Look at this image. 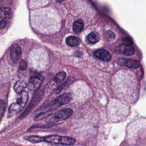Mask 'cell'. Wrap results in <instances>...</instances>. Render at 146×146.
Instances as JSON below:
<instances>
[{
	"label": "cell",
	"instance_id": "6",
	"mask_svg": "<svg viewBox=\"0 0 146 146\" xmlns=\"http://www.w3.org/2000/svg\"><path fill=\"white\" fill-rule=\"evenodd\" d=\"M44 79V76L40 74L31 76L27 82V88L30 91L37 90L42 84Z\"/></svg>",
	"mask_w": 146,
	"mask_h": 146
},
{
	"label": "cell",
	"instance_id": "20",
	"mask_svg": "<svg viewBox=\"0 0 146 146\" xmlns=\"http://www.w3.org/2000/svg\"><path fill=\"white\" fill-rule=\"evenodd\" d=\"M106 36L107 38V39H114L115 38V34L112 31H107L106 33Z\"/></svg>",
	"mask_w": 146,
	"mask_h": 146
},
{
	"label": "cell",
	"instance_id": "15",
	"mask_svg": "<svg viewBox=\"0 0 146 146\" xmlns=\"http://www.w3.org/2000/svg\"><path fill=\"white\" fill-rule=\"evenodd\" d=\"M84 27V22L82 19L76 20L73 25L72 29L74 33H79L81 32Z\"/></svg>",
	"mask_w": 146,
	"mask_h": 146
},
{
	"label": "cell",
	"instance_id": "17",
	"mask_svg": "<svg viewBox=\"0 0 146 146\" xmlns=\"http://www.w3.org/2000/svg\"><path fill=\"white\" fill-rule=\"evenodd\" d=\"M73 81V79H72V78L70 77L68 78L65 82H64L63 83H61L56 89V93H59L61 91H62L64 88H66V87H67Z\"/></svg>",
	"mask_w": 146,
	"mask_h": 146
},
{
	"label": "cell",
	"instance_id": "9",
	"mask_svg": "<svg viewBox=\"0 0 146 146\" xmlns=\"http://www.w3.org/2000/svg\"><path fill=\"white\" fill-rule=\"evenodd\" d=\"M10 54L11 60L14 63H17L21 56V48L18 44H14L11 46Z\"/></svg>",
	"mask_w": 146,
	"mask_h": 146
},
{
	"label": "cell",
	"instance_id": "11",
	"mask_svg": "<svg viewBox=\"0 0 146 146\" xmlns=\"http://www.w3.org/2000/svg\"><path fill=\"white\" fill-rule=\"evenodd\" d=\"M94 56L104 62H109L111 59V55L110 53L105 49H98L94 51Z\"/></svg>",
	"mask_w": 146,
	"mask_h": 146
},
{
	"label": "cell",
	"instance_id": "18",
	"mask_svg": "<svg viewBox=\"0 0 146 146\" xmlns=\"http://www.w3.org/2000/svg\"><path fill=\"white\" fill-rule=\"evenodd\" d=\"M5 108H6V106H5V102L3 100H0V120L2 117L3 115H4V113L5 111Z\"/></svg>",
	"mask_w": 146,
	"mask_h": 146
},
{
	"label": "cell",
	"instance_id": "2",
	"mask_svg": "<svg viewBox=\"0 0 146 146\" xmlns=\"http://www.w3.org/2000/svg\"><path fill=\"white\" fill-rule=\"evenodd\" d=\"M28 100L29 94L26 91H23L19 93L17 96L16 102L12 103L9 108V117H12L19 113L26 106Z\"/></svg>",
	"mask_w": 146,
	"mask_h": 146
},
{
	"label": "cell",
	"instance_id": "7",
	"mask_svg": "<svg viewBox=\"0 0 146 146\" xmlns=\"http://www.w3.org/2000/svg\"><path fill=\"white\" fill-rule=\"evenodd\" d=\"M73 111L70 108H64L55 113L53 115V119L56 121H60L68 118L72 115Z\"/></svg>",
	"mask_w": 146,
	"mask_h": 146
},
{
	"label": "cell",
	"instance_id": "19",
	"mask_svg": "<svg viewBox=\"0 0 146 146\" xmlns=\"http://www.w3.org/2000/svg\"><path fill=\"white\" fill-rule=\"evenodd\" d=\"M27 63L25 60H21L20 63H19V69L21 70V71H25L26 70L27 68Z\"/></svg>",
	"mask_w": 146,
	"mask_h": 146
},
{
	"label": "cell",
	"instance_id": "21",
	"mask_svg": "<svg viewBox=\"0 0 146 146\" xmlns=\"http://www.w3.org/2000/svg\"><path fill=\"white\" fill-rule=\"evenodd\" d=\"M56 2H59V3H62V2H63L64 0H56Z\"/></svg>",
	"mask_w": 146,
	"mask_h": 146
},
{
	"label": "cell",
	"instance_id": "12",
	"mask_svg": "<svg viewBox=\"0 0 146 146\" xmlns=\"http://www.w3.org/2000/svg\"><path fill=\"white\" fill-rule=\"evenodd\" d=\"M42 96V94L39 93L38 94H36L35 96V98L34 97L33 99H32L30 104H29V106H28V108L26 110V111H25V112L23 113V114L22 115V117H25L32 109L37 104V103L40 100V99H41Z\"/></svg>",
	"mask_w": 146,
	"mask_h": 146
},
{
	"label": "cell",
	"instance_id": "10",
	"mask_svg": "<svg viewBox=\"0 0 146 146\" xmlns=\"http://www.w3.org/2000/svg\"><path fill=\"white\" fill-rule=\"evenodd\" d=\"M118 51L126 56H131L134 54L135 48L128 43H121L118 46Z\"/></svg>",
	"mask_w": 146,
	"mask_h": 146
},
{
	"label": "cell",
	"instance_id": "14",
	"mask_svg": "<svg viewBox=\"0 0 146 146\" xmlns=\"http://www.w3.org/2000/svg\"><path fill=\"white\" fill-rule=\"evenodd\" d=\"M66 44L71 47H76L80 43L79 38L75 36H69L66 39Z\"/></svg>",
	"mask_w": 146,
	"mask_h": 146
},
{
	"label": "cell",
	"instance_id": "1",
	"mask_svg": "<svg viewBox=\"0 0 146 146\" xmlns=\"http://www.w3.org/2000/svg\"><path fill=\"white\" fill-rule=\"evenodd\" d=\"M27 140L33 143H38L44 141L49 143L66 145H73L76 142L75 139L72 137L68 136H62L55 135H52L46 136H31L28 137Z\"/></svg>",
	"mask_w": 146,
	"mask_h": 146
},
{
	"label": "cell",
	"instance_id": "16",
	"mask_svg": "<svg viewBox=\"0 0 146 146\" xmlns=\"http://www.w3.org/2000/svg\"><path fill=\"white\" fill-rule=\"evenodd\" d=\"M87 40L89 43L94 44L100 40V35L96 32H91L87 36Z\"/></svg>",
	"mask_w": 146,
	"mask_h": 146
},
{
	"label": "cell",
	"instance_id": "5",
	"mask_svg": "<svg viewBox=\"0 0 146 146\" xmlns=\"http://www.w3.org/2000/svg\"><path fill=\"white\" fill-rule=\"evenodd\" d=\"M13 16L11 9L6 7H0V30L4 29Z\"/></svg>",
	"mask_w": 146,
	"mask_h": 146
},
{
	"label": "cell",
	"instance_id": "8",
	"mask_svg": "<svg viewBox=\"0 0 146 146\" xmlns=\"http://www.w3.org/2000/svg\"><path fill=\"white\" fill-rule=\"evenodd\" d=\"M117 63L121 66H124L131 68H137L140 66V63L135 59L120 58L117 60Z\"/></svg>",
	"mask_w": 146,
	"mask_h": 146
},
{
	"label": "cell",
	"instance_id": "4",
	"mask_svg": "<svg viewBox=\"0 0 146 146\" xmlns=\"http://www.w3.org/2000/svg\"><path fill=\"white\" fill-rule=\"evenodd\" d=\"M66 76V74L64 71H61L56 74L54 77L50 80L46 85L44 88V92H48L52 90L55 89L56 87L58 85V86L61 84V83L65 79Z\"/></svg>",
	"mask_w": 146,
	"mask_h": 146
},
{
	"label": "cell",
	"instance_id": "3",
	"mask_svg": "<svg viewBox=\"0 0 146 146\" xmlns=\"http://www.w3.org/2000/svg\"><path fill=\"white\" fill-rule=\"evenodd\" d=\"M72 99V95L69 93H64L54 99L44 108L45 111H52L60 106L68 103ZM43 111V112H44Z\"/></svg>",
	"mask_w": 146,
	"mask_h": 146
},
{
	"label": "cell",
	"instance_id": "13",
	"mask_svg": "<svg viewBox=\"0 0 146 146\" xmlns=\"http://www.w3.org/2000/svg\"><path fill=\"white\" fill-rule=\"evenodd\" d=\"M27 82H26L25 80H19L15 82L14 86V89L16 92L18 94L21 92L23 91H25L26 87H27Z\"/></svg>",
	"mask_w": 146,
	"mask_h": 146
}]
</instances>
